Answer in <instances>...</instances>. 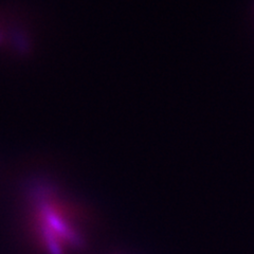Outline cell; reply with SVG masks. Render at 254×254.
Here are the masks:
<instances>
[{
    "label": "cell",
    "instance_id": "6da1fadb",
    "mask_svg": "<svg viewBox=\"0 0 254 254\" xmlns=\"http://www.w3.org/2000/svg\"><path fill=\"white\" fill-rule=\"evenodd\" d=\"M44 243L51 254H62L63 243L77 245L78 237L52 201L41 199L37 206Z\"/></svg>",
    "mask_w": 254,
    "mask_h": 254
}]
</instances>
